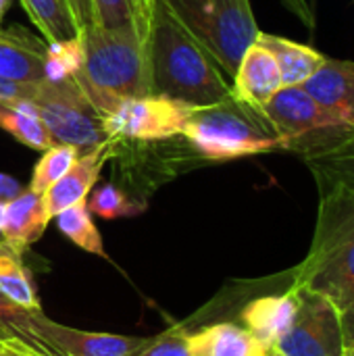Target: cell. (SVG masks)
Segmentation results:
<instances>
[{
    "instance_id": "10",
    "label": "cell",
    "mask_w": 354,
    "mask_h": 356,
    "mask_svg": "<svg viewBox=\"0 0 354 356\" xmlns=\"http://www.w3.org/2000/svg\"><path fill=\"white\" fill-rule=\"evenodd\" d=\"M38 336L58 356H140L150 344V338L83 332L61 325L44 313L35 319Z\"/></svg>"
},
{
    "instance_id": "34",
    "label": "cell",
    "mask_w": 354,
    "mask_h": 356,
    "mask_svg": "<svg viewBox=\"0 0 354 356\" xmlns=\"http://www.w3.org/2000/svg\"><path fill=\"white\" fill-rule=\"evenodd\" d=\"M305 23H309V25H313V17H311V8L307 6V2L305 0H284Z\"/></svg>"
},
{
    "instance_id": "33",
    "label": "cell",
    "mask_w": 354,
    "mask_h": 356,
    "mask_svg": "<svg viewBox=\"0 0 354 356\" xmlns=\"http://www.w3.org/2000/svg\"><path fill=\"white\" fill-rule=\"evenodd\" d=\"M340 317H342V330H344L346 346H354V300L340 311Z\"/></svg>"
},
{
    "instance_id": "37",
    "label": "cell",
    "mask_w": 354,
    "mask_h": 356,
    "mask_svg": "<svg viewBox=\"0 0 354 356\" xmlns=\"http://www.w3.org/2000/svg\"><path fill=\"white\" fill-rule=\"evenodd\" d=\"M344 356H354V346H346V350H344Z\"/></svg>"
},
{
    "instance_id": "15",
    "label": "cell",
    "mask_w": 354,
    "mask_h": 356,
    "mask_svg": "<svg viewBox=\"0 0 354 356\" xmlns=\"http://www.w3.org/2000/svg\"><path fill=\"white\" fill-rule=\"evenodd\" d=\"M0 77L13 81H46V42L25 31L0 29Z\"/></svg>"
},
{
    "instance_id": "3",
    "label": "cell",
    "mask_w": 354,
    "mask_h": 356,
    "mask_svg": "<svg viewBox=\"0 0 354 356\" xmlns=\"http://www.w3.org/2000/svg\"><path fill=\"white\" fill-rule=\"evenodd\" d=\"M294 286L330 298L340 311L354 300V177L323 188L317 232Z\"/></svg>"
},
{
    "instance_id": "16",
    "label": "cell",
    "mask_w": 354,
    "mask_h": 356,
    "mask_svg": "<svg viewBox=\"0 0 354 356\" xmlns=\"http://www.w3.org/2000/svg\"><path fill=\"white\" fill-rule=\"evenodd\" d=\"M40 311L23 309L0 292V355L2 356H58L35 332Z\"/></svg>"
},
{
    "instance_id": "24",
    "label": "cell",
    "mask_w": 354,
    "mask_h": 356,
    "mask_svg": "<svg viewBox=\"0 0 354 356\" xmlns=\"http://www.w3.org/2000/svg\"><path fill=\"white\" fill-rule=\"evenodd\" d=\"M77 156H79V150L69 144H54L52 148L44 150L42 159L33 167L29 190L44 194L52 184H56L73 167Z\"/></svg>"
},
{
    "instance_id": "28",
    "label": "cell",
    "mask_w": 354,
    "mask_h": 356,
    "mask_svg": "<svg viewBox=\"0 0 354 356\" xmlns=\"http://www.w3.org/2000/svg\"><path fill=\"white\" fill-rule=\"evenodd\" d=\"M94 25L100 27H121L131 23L129 0H92Z\"/></svg>"
},
{
    "instance_id": "1",
    "label": "cell",
    "mask_w": 354,
    "mask_h": 356,
    "mask_svg": "<svg viewBox=\"0 0 354 356\" xmlns=\"http://www.w3.org/2000/svg\"><path fill=\"white\" fill-rule=\"evenodd\" d=\"M152 94H163L194 108L232 98L217 60L159 0L148 33Z\"/></svg>"
},
{
    "instance_id": "35",
    "label": "cell",
    "mask_w": 354,
    "mask_h": 356,
    "mask_svg": "<svg viewBox=\"0 0 354 356\" xmlns=\"http://www.w3.org/2000/svg\"><path fill=\"white\" fill-rule=\"evenodd\" d=\"M13 2L15 0H0V27H2V19H4V15H6V10L10 8Z\"/></svg>"
},
{
    "instance_id": "32",
    "label": "cell",
    "mask_w": 354,
    "mask_h": 356,
    "mask_svg": "<svg viewBox=\"0 0 354 356\" xmlns=\"http://www.w3.org/2000/svg\"><path fill=\"white\" fill-rule=\"evenodd\" d=\"M23 192V186L21 181H17L15 177L6 175V173H0V200L8 202L13 200L15 196H19Z\"/></svg>"
},
{
    "instance_id": "27",
    "label": "cell",
    "mask_w": 354,
    "mask_h": 356,
    "mask_svg": "<svg viewBox=\"0 0 354 356\" xmlns=\"http://www.w3.org/2000/svg\"><path fill=\"white\" fill-rule=\"evenodd\" d=\"M140 356H200L196 336L184 327H173L156 338H150V344Z\"/></svg>"
},
{
    "instance_id": "8",
    "label": "cell",
    "mask_w": 354,
    "mask_h": 356,
    "mask_svg": "<svg viewBox=\"0 0 354 356\" xmlns=\"http://www.w3.org/2000/svg\"><path fill=\"white\" fill-rule=\"evenodd\" d=\"M298 309L290 330L273 346L282 356H344L340 309L325 296L294 286Z\"/></svg>"
},
{
    "instance_id": "26",
    "label": "cell",
    "mask_w": 354,
    "mask_h": 356,
    "mask_svg": "<svg viewBox=\"0 0 354 356\" xmlns=\"http://www.w3.org/2000/svg\"><path fill=\"white\" fill-rule=\"evenodd\" d=\"M83 63V46L79 33L71 40L46 44V79H73Z\"/></svg>"
},
{
    "instance_id": "23",
    "label": "cell",
    "mask_w": 354,
    "mask_h": 356,
    "mask_svg": "<svg viewBox=\"0 0 354 356\" xmlns=\"http://www.w3.org/2000/svg\"><path fill=\"white\" fill-rule=\"evenodd\" d=\"M54 219H56V227L61 229V234L67 240H71L77 248H81L90 254L102 257V259L106 257L102 236H100L98 227L94 225V219H92V213H90L86 200L61 211Z\"/></svg>"
},
{
    "instance_id": "12",
    "label": "cell",
    "mask_w": 354,
    "mask_h": 356,
    "mask_svg": "<svg viewBox=\"0 0 354 356\" xmlns=\"http://www.w3.org/2000/svg\"><path fill=\"white\" fill-rule=\"evenodd\" d=\"M303 88L336 121L354 131V63L325 58Z\"/></svg>"
},
{
    "instance_id": "22",
    "label": "cell",
    "mask_w": 354,
    "mask_h": 356,
    "mask_svg": "<svg viewBox=\"0 0 354 356\" xmlns=\"http://www.w3.org/2000/svg\"><path fill=\"white\" fill-rule=\"evenodd\" d=\"M19 2L23 4L27 17L42 33L46 44L71 40L79 33L69 0H19Z\"/></svg>"
},
{
    "instance_id": "21",
    "label": "cell",
    "mask_w": 354,
    "mask_h": 356,
    "mask_svg": "<svg viewBox=\"0 0 354 356\" xmlns=\"http://www.w3.org/2000/svg\"><path fill=\"white\" fill-rule=\"evenodd\" d=\"M0 292L15 305L40 311V298L31 280L29 269L25 267L21 252L10 244L0 240Z\"/></svg>"
},
{
    "instance_id": "5",
    "label": "cell",
    "mask_w": 354,
    "mask_h": 356,
    "mask_svg": "<svg viewBox=\"0 0 354 356\" xmlns=\"http://www.w3.org/2000/svg\"><path fill=\"white\" fill-rule=\"evenodd\" d=\"M167 10L207 48L221 71L234 79L244 52L257 42L250 0H161Z\"/></svg>"
},
{
    "instance_id": "39",
    "label": "cell",
    "mask_w": 354,
    "mask_h": 356,
    "mask_svg": "<svg viewBox=\"0 0 354 356\" xmlns=\"http://www.w3.org/2000/svg\"><path fill=\"white\" fill-rule=\"evenodd\" d=\"M0 356H2V355H0Z\"/></svg>"
},
{
    "instance_id": "13",
    "label": "cell",
    "mask_w": 354,
    "mask_h": 356,
    "mask_svg": "<svg viewBox=\"0 0 354 356\" xmlns=\"http://www.w3.org/2000/svg\"><path fill=\"white\" fill-rule=\"evenodd\" d=\"M280 88H284V83L273 54L265 46L255 42L244 52L232 79V96L238 102L261 113V108L273 98Z\"/></svg>"
},
{
    "instance_id": "38",
    "label": "cell",
    "mask_w": 354,
    "mask_h": 356,
    "mask_svg": "<svg viewBox=\"0 0 354 356\" xmlns=\"http://www.w3.org/2000/svg\"><path fill=\"white\" fill-rule=\"evenodd\" d=\"M267 356H282V355H280V353H277L275 348H271V350H269V355H267Z\"/></svg>"
},
{
    "instance_id": "2",
    "label": "cell",
    "mask_w": 354,
    "mask_h": 356,
    "mask_svg": "<svg viewBox=\"0 0 354 356\" xmlns=\"http://www.w3.org/2000/svg\"><path fill=\"white\" fill-rule=\"evenodd\" d=\"M79 38L83 63L73 81L102 117L129 98L152 94L148 48L134 23L121 27L88 25Z\"/></svg>"
},
{
    "instance_id": "36",
    "label": "cell",
    "mask_w": 354,
    "mask_h": 356,
    "mask_svg": "<svg viewBox=\"0 0 354 356\" xmlns=\"http://www.w3.org/2000/svg\"><path fill=\"white\" fill-rule=\"evenodd\" d=\"M4 219H6V202L0 200V232H2V227H4Z\"/></svg>"
},
{
    "instance_id": "31",
    "label": "cell",
    "mask_w": 354,
    "mask_h": 356,
    "mask_svg": "<svg viewBox=\"0 0 354 356\" xmlns=\"http://www.w3.org/2000/svg\"><path fill=\"white\" fill-rule=\"evenodd\" d=\"M73 19L79 27V31L88 25H94V10H92V0H69Z\"/></svg>"
},
{
    "instance_id": "17",
    "label": "cell",
    "mask_w": 354,
    "mask_h": 356,
    "mask_svg": "<svg viewBox=\"0 0 354 356\" xmlns=\"http://www.w3.org/2000/svg\"><path fill=\"white\" fill-rule=\"evenodd\" d=\"M48 223L50 217L44 207V194L31 192L27 188L6 202V219L0 236L15 250L23 252L42 238Z\"/></svg>"
},
{
    "instance_id": "14",
    "label": "cell",
    "mask_w": 354,
    "mask_h": 356,
    "mask_svg": "<svg viewBox=\"0 0 354 356\" xmlns=\"http://www.w3.org/2000/svg\"><path fill=\"white\" fill-rule=\"evenodd\" d=\"M298 309L296 290L286 294L261 296L248 302L242 311L244 330H248L265 348H273L282 336L290 330Z\"/></svg>"
},
{
    "instance_id": "6",
    "label": "cell",
    "mask_w": 354,
    "mask_h": 356,
    "mask_svg": "<svg viewBox=\"0 0 354 356\" xmlns=\"http://www.w3.org/2000/svg\"><path fill=\"white\" fill-rule=\"evenodd\" d=\"M29 104L35 108L56 144H69L79 152H86L106 140L102 115L92 106L73 79H46L38 98Z\"/></svg>"
},
{
    "instance_id": "9",
    "label": "cell",
    "mask_w": 354,
    "mask_h": 356,
    "mask_svg": "<svg viewBox=\"0 0 354 356\" xmlns=\"http://www.w3.org/2000/svg\"><path fill=\"white\" fill-rule=\"evenodd\" d=\"M261 115L286 142L288 150H292L300 140H307L311 134L340 127L303 86L280 88L261 108Z\"/></svg>"
},
{
    "instance_id": "30",
    "label": "cell",
    "mask_w": 354,
    "mask_h": 356,
    "mask_svg": "<svg viewBox=\"0 0 354 356\" xmlns=\"http://www.w3.org/2000/svg\"><path fill=\"white\" fill-rule=\"evenodd\" d=\"M159 0H129L131 6V23L140 35V40L146 44L148 42V33H150V25H152V17H154V8H156Z\"/></svg>"
},
{
    "instance_id": "18",
    "label": "cell",
    "mask_w": 354,
    "mask_h": 356,
    "mask_svg": "<svg viewBox=\"0 0 354 356\" xmlns=\"http://www.w3.org/2000/svg\"><path fill=\"white\" fill-rule=\"evenodd\" d=\"M257 42L273 54V58L280 67L284 86H303L325 63V56L319 54L315 48L273 35V33L261 31Z\"/></svg>"
},
{
    "instance_id": "4",
    "label": "cell",
    "mask_w": 354,
    "mask_h": 356,
    "mask_svg": "<svg viewBox=\"0 0 354 356\" xmlns=\"http://www.w3.org/2000/svg\"><path fill=\"white\" fill-rule=\"evenodd\" d=\"M182 138L207 161H232L273 150H288L267 119L234 96L194 108Z\"/></svg>"
},
{
    "instance_id": "19",
    "label": "cell",
    "mask_w": 354,
    "mask_h": 356,
    "mask_svg": "<svg viewBox=\"0 0 354 356\" xmlns=\"http://www.w3.org/2000/svg\"><path fill=\"white\" fill-rule=\"evenodd\" d=\"M200 356H267L271 348H265L248 330L234 323L209 325L194 332Z\"/></svg>"
},
{
    "instance_id": "20",
    "label": "cell",
    "mask_w": 354,
    "mask_h": 356,
    "mask_svg": "<svg viewBox=\"0 0 354 356\" xmlns=\"http://www.w3.org/2000/svg\"><path fill=\"white\" fill-rule=\"evenodd\" d=\"M0 129L33 150H48L56 144L29 102L0 100Z\"/></svg>"
},
{
    "instance_id": "7",
    "label": "cell",
    "mask_w": 354,
    "mask_h": 356,
    "mask_svg": "<svg viewBox=\"0 0 354 356\" xmlns=\"http://www.w3.org/2000/svg\"><path fill=\"white\" fill-rule=\"evenodd\" d=\"M194 106L163 94H146L121 102L102 117L106 138L121 142H167L182 136Z\"/></svg>"
},
{
    "instance_id": "11",
    "label": "cell",
    "mask_w": 354,
    "mask_h": 356,
    "mask_svg": "<svg viewBox=\"0 0 354 356\" xmlns=\"http://www.w3.org/2000/svg\"><path fill=\"white\" fill-rule=\"evenodd\" d=\"M113 154H115V140L106 138L96 148L79 154L73 167L44 192V207H46L50 221L61 211L75 207L90 196V192L98 184L102 167L113 159Z\"/></svg>"
},
{
    "instance_id": "25",
    "label": "cell",
    "mask_w": 354,
    "mask_h": 356,
    "mask_svg": "<svg viewBox=\"0 0 354 356\" xmlns=\"http://www.w3.org/2000/svg\"><path fill=\"white\" fill-rule=\"evenodd\" d=\"M86 204L92 215H98L108 221L119 217H134L146 209V202H138L115 184H104L92 190L86 198Z\"/></svg>"
},
{
    "instance_id": "29",
    "label": "cell",
    "mask_w": 354,
    "mask_h": 356,
    "mask_svg": "<svg viewBox=\"0 0 354 356\" xmlns=\"http://www.w3.org/2000/svg\"><path fill=\"white\" fill-rule=\"evenodd\" d=\"M42 83L13 81V79L0 77V100H6V102H33L38 98V94H40Z\"/></svg>"
}]
</instances>
